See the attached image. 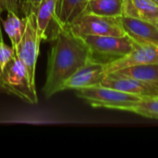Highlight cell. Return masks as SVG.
Instances as JSON below:
<instances>
[{
  "label": "cell",
  "instance_id": "3",
  "mask_svg": "<svg viewBox=\"0 0 158 158\" xmlns=\"http://www.w3.org/2000/svg\"><path fill=\"white\" fill-rule=\"evenodd\" d=\"M0 91L15 95L25 103L38 104L35 83L31 82L25 66L16 55L0 74Z\"/></svg>",
  "mask_w": 158,
  "mask_h": 158
},
{
  "label": "cell",
  "instance_id": "7",
  "mask_svg": "<svg viewBox=\"0 0 158 158\" xmlns=\"http://www.w3.org/2000/svg\"><path fill=\"white\" fill-rule=\"evenodd\" d=\"M101 85L117 89L143 98L158 96V82L155 81H145L129 77L107 74L101 82Z\"/></svg>",
  "mask_w": 158,
  "mask_h": 158
},
{
  "label": "cell",
  "instance_id": "21",
  "mask_svg": "<svg viewBox=\"0 0 158 158\" xmlns=\"http://www.w3.org/2000/svg\"><path fill=\"white\" fill-rule=\"evenodd\" d=\"M1 13H0V42H3V33H2V25H1Z\"/></svg>",
  "mask_w": 158,
  "mask_h": 158
},
{
  "label": "cell",
  "instance_id": "5",
  "mask_svg": "<svg viewBox=\"0 0 158 158\" xmlns=\"http://www.w3.org/2000/svg\"><path fill=\"white\" fill-rule=\"evenodd\" d=\"M70 31L79 36L102 35L124 36L126 32L119 18L105 17L89 12L82 13L69 26Z\"/></svg>",
  "mask_w": 158,
  "mask_h": 158
},
{
  "label": "cell",
  "instance_id": "16",
  "mask_svg": "<svg viewBox=\"0 0 158 158\" xmlns=\"http://www.w3.org/2000/svg\"><path fill=\"white\" fill-rule=\"evenodd\" d=\"M124 0H89L85 12L119 18L123 15Z\"/></svg>",
  "mask_w": 158,
  "mask_h": 158
},
{
  "label": "cell",
  "instance_id": "8",
  "mask_svg": "<svg viewBox=\"0 0 158 158\" xmlns=\"http://www.w3.org/2000/svg\"><path fill=\"white\" fill-rule=\"evenodd\" d=\"M126 34L138 44L158 45V26L156 24L122 15L119 17Z\"/></svg>",
  "mask_w": 158,
  "mask_h": 158
},
{
  "label": "cell",
  "instance_id": "11",
  "mask_svg": "<svg viewBox=\"0 0 158 158\" xmlns=\"http://www.w3.org/2000/svg\"><path fill=\"white\" fill-rule=\"evenodd\" d=\"M56 2L57 0H43L35 12L37 32L41 41L52 40L62 28L56 21Z\"/></svg>",
  "mask_w": 158,
  "mask_h": 158
},
{
  "label": "cell",
  "instance_id": "9",
  "mask_svg": "<svg viewBox=\"0 0 158 158\" xmlns=\"http://www.w3.org/2000/svg\"><path fill=\"white\" fill-rule=\"evenodd\" d=\"M158 63V45L155 44H138L124 57L105 65L106 74L113 71L142 64Z\"/></svg>",
  "mask_w": 158,
  "mask_h": 158
},
{
  "label": "cell",
  "instance_id": "23",
  "mask_svg": "<svg viewBox=\"0 0 158 158\" xmlns=\"http://www.w3.org/2000/svg\"><path fill=\"white\" fill-rule=\"evenodd\" d=\"M156 25H157V26H158V23H157V24H156Z\"/></svg>",
  "mask_w": 158,
  "mask_h": 158
},
{
  "label": "cell",
  "instance_id": "14",
  "mask_svg": "<svg viewBox=\"0 0 158 158\" xmlns=\"http://www.w3.org/2000/svg\"><path fill=\"white\" fill-rule=\"evenodd\" d=\"M2 26L10 40L11 46L15 50L25 32L27 18L25 16L20 18L19 15L16 14L15 12L8 11L6 19L2 21Z\"/></svg>",
  "mask_w": 158,
  "mask_h": 158
},
{
  "label": "cell",
  "instance_id": "15",
  "mask_svg": "<svg viewBox=\"0 0 158 158\" xmlns=\"http://www.w3.org/2000/svg\"><path fill=\"white\" fill-rule=\"evenodd\" d=\"M109 74L133 78L145 81L158 82V63H149L124 68Z\"/></svg>",
  "mask_w": 158,
  "mask_h": 158
},
{
  "label": "cell",
  "instance_id": "10",
  "mask_svg": "<svg viewBox=\"0 0 158 158\" xmlns=\"http://www.w3.org/2000/svg\"><path fill=\"white\" fill-rule=\"evenodd\" d=\"M106 75L104 64L90 59L65 82L64 91L101 84Z\"/></svg>",
  "mask_w": 158,
  "mask_h": 158
},
{
  "label": "cell",
  "instance_id": "4",
  "mask_svg": "<svg viewBox=\"0 0 158 158\" xmlns=\"http://www.w3.org/2000/svg\"><path fill=\"white\" fill-rule=\"evenodd\" d=\"M91 52V59L104 65L118 60L128 55L135 43L126 34L124 36H81Z\"/></svg>",
  "mask_w": 158,
  "mask_h": 158
},
{
  "label": "cell",
  "instance_id": "1",
  "mask_svg": "<svg viewBox=\"0 0 158 158\" xmlns=\"http://www.w3.org/2000/svg\"><path fill=\"white\" fill-rule=\"evenodd\" d=\"M51 41L46 79L42 89L46 99L63 92L65 82L91 59V52L84 40L69 27H62Z\"/></svg>",
  "mask_w": 158,
  "mask_h": 158
},
{
  "label": "cell",
  "instance_id": "18",
  "mask_svg": "<svg viewBox=\"0 0 158 158\" xmlns=\"http://www.w3.org/2000/svg\"><path fill=\"white\" fill-rule=\"evenodd\" d=\"M14 56V48L12 46L6 45L4 44V42H0V74Z\"/></svg>",
  "mask_w": 158,
  "mask_h": 158
},
{
  "label": "cell",
  "instance_id": "22",
  "mask_svg": "<svg viewBox=\"0 0 158 158\" xmlns=\"http://www.w3.org/2000/svg\"><path fill=\"white\" fill-rule=\"evenodd\" d=\"M155 1H156V3L158 4V0H155Z\"/></svg>",
  "mask_w": 158,
  "mask_h": 158
},
{
  "label": "cell",
  "instance_id": "19",
  "mask_svg": "<svg viewBox=\"0 0 158 158\" xmlns=\"http://www.w3.org/2000/svg\"><path fill=\"white\" fill-rule=\"evenodd\" d=\"M12 11L20 14V0H0V13Z\"/></svg>",
  "mask_w": 158,
  "mask_h": 158
},
{
  "label": "cell",
  "instance_id": "13",
  "mask_svg": "<svg viewBox=\"0 0 158 158\" xmlns=\"http://www.w3.org/2000/svg\"><path fill=\"white\" fill-rule=\"evenodd\" d=\"M89 0H57L56 21L61 27H69L86 11Z\"/></svg>",
  "mask_w": 158,
  "mask_h": 158
},
{
  "label": "cell",
  "instance_id": "6",
  "mask_svg": "<svg viewBox=\"0 0 158 158\" xmlns=\"http://www.w3.org/2000/svg\"><path fill=\"white\" fill-rule=\"evenodd\" d=\"M27 18V26L21 41L15 48V55L25 66L31 82L35 83V69L39 55L41 40L36 27L35 13H30Z\"/></svg>",
  "mask_w": 158,
  "mask_h": 158
},
{
  "label": "cell",
  "instance_id": "17",
  "mask_svg": "<svg viewBox=\"0 0 158 158\" xmlns=\"http://www.w3.org/2000/svg\"><path fill=\"white\" fill-rule=\"evenodd\" d=\"M131 112L144 118L158 119V96L143 98Z\"/></svg>",
  "mask_w": 158,
  "mask_h": 158
},
{
  "label": "cell",
  "instance_id": "2",
  "mask_svg": "<svg viewBox=\"0 0 158 158\" xmlns=\"http://www.w3.org/2000/svg\"><path fill=\"white\" fill-rule=\"evenodd\" d=\"M75 94L94 108H107L131 112L143 97L128 94L101 84L79 88L74 90Z\"/></svg>",
  "mask_w": 158,
  "mask_h": 158
},
{
  "label": "cell",
  "instance_id": "12",
  "mask_svg": "<svg viewBox=\"0 0 158 158\" xmlns=\"http://www.w3.org/2000/svg\"><path fill=\"white\" fill-rule=\"evenodd\" d=\"M123 15L158 23V4L155 0H124Z\"/></svg>",
  "mask_w": 158,
  "mask_h": 158
},
{
  "label": "cell",
  "instance_id": "20",
  "mask_svg": "<svg viewBox=\"0 0 158 158\" xmlns=\"http://www.w3.org/2000/svg\"><path fill=\"white\" fill-rule=\"evenodd\" d=\"M43 0H20V14L27 16L30 13L36 12Z\"/></svg>",
  "mask_w": 158,
  "mask_h": 158
}]
</instances>
